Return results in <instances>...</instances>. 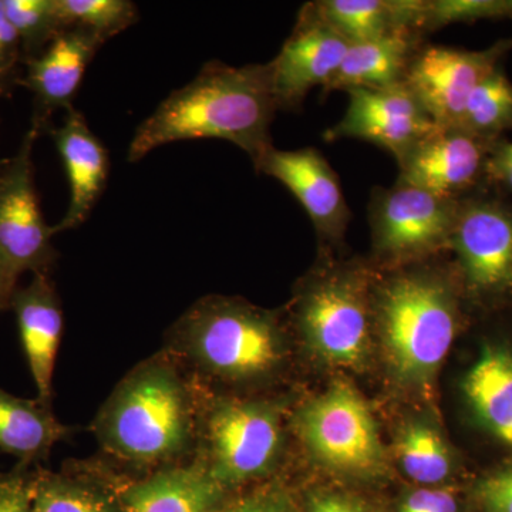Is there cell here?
Masks as SVG:
<instances>
[{
    "label": "cell",
    "instance_id": "ba28073f",
    "mask_svg": "<svg viewBox=\"0 0 512 512\" xmlns=\"http://www.w3.org/2000/svg\"><path fill=\"white\" fill-rule=\"evenodd\" d=\"M298 429L316 460L350 474H376L384 468L382 441L365 400L339 382L309 403Z\"/></svg>",
    "mask_w": 512,
    "mask_h": 512
},
{
    "label": "cell",
    "instance_id": "30bf717a",
    "mask_svg": "<svg viewBox=\"0 0 512 512\" xmlns=\"http://www.w3.org/2000/svg\"><path fill=\"white\" fill-rule=\"evenodd\" d=\"M448 247L476 295L512 292V207L491 198L458 201Z\"/></svg>",
    "mask_w": 512,
    "mask_h": 512
},
{
    "label": "cell",
    "instance_id": "e0dca14e",
    "mask_svg": "<svg viewBox=\"0 0 512 512\" xmlns=\"http://www.w3.org/2000/svg\"><path fill=\"white\" fill-rule=\"evenodd\" d=\"M101 45L99 37L87 30L64 29L39 56L26 62L25 76L18 83L35 96L33 123L45 130L52 111L73 107L87 66Z\"/></svg>",
    "mask_w": 512,
    "mask_h": 512
},
{
    "label": "cell",
    "instance_id": "74e56055",
    "mask_svg": "<svg viewBox=\"0 0 512 512\" xmlns=\"http://www.w3.org/2000/svg\"><path fill=\"white\" fill-rule=\"evenodd\" d=\"M0 281H2V256H0Z\"/></svg>",
    "mask_w": 512,
    "mask_h": 512
},
{
    "label": "cell",
    "instance_id": "f546056e",
    "mask_svg": "<svg viewBox=\"0 0 512 512\" xmlns=\"http://www.w3.org/2000/svg\"><path fill=\"white\" fill-rule=\"evenodd\" d=\"M36 467L16 464L0 471V512H33V484Z\"/></svg>",
    "mask_w": 512,
    "mask_h": 512
},
{
    "label": "cell",
    "instance_id": "836d02e7",
    "mask_svg": "<svg viewBox=\"0 0 512 512\" xmlns=\"http://www.w3.org/2000/svg\"><path fill=\"white\" fill-rule=\"evenodd\" d=\"M400 512H458L457 498L448 490H417L404 500Z\"/></svg>",
    "mask_w": 512,
    "mask_h": 512
},
{
    "label": "cell",
    "instance_id": "f35d334b",
    "mask_svg": "<svg viewBox=\"0 0 512 512\" xmlns=\"http://www.w3.org/2000/svg\"><path fill=\"white\" fill-rule=\"evenodd\" d=\"M508 5H510V18H512V0H508Z\"/></svg>",
    "mask_w": 512,
    "mask_h": 512
},
{
    "label": "cell",
    "instance_id": "ffe728a7",
    "mask_svg": "<svg viewBox=\"0 0 512 512\" xmlns=\"http://www.w3.org/2000/svg\"><path fill=\"white\" fill-rule=\"evenodd\" d=\"M33 512H126L113 470L104 460L36 467Z\"/></svg>",
    "mask_w": 512,
    "mask_h": 512
},
{
    "label": "cell",
    "instance_id": "d4e9b609",
    "mask_svg": "<svg viewBox=\"0 0 512 512\" xmlns=\"http://www.w3.org/2000/svg\"><path fill=\"white\" fill-rule=\"evenodd\" d=\"M457 128L487 143L512 128V84L500 67L471 94Z\"/></svg>",
    "mask_w": 512,
    "mask_h": 512
},
{
    "label": "cell",
    "instance_id": "9a60e30c",
    "mask_svg": "<svg viewBox=\"0 0 512 512\" xmlns=\"http://www.w3.org/2000/svg\"><path fill=\"white\" fill-rule=\"evenodd\" d=\"M350 43L302 10L298 25L268 63L278 110H296L313 87L330 82Z\"/></svg>",
    "mask_w": 512,
    "mask_h": 512
},
{
    "label": "cell",
    "instance_id": "8fae6325",
    "mask_svg": "<svg viewBox=\"0 0 512 512\" xmlns=\"http://www.w3.org/2000/svg\"><path fill=\"white\" fill-rule=\"evenodd\" d=\"M511 43L487 50L419 47L407 67L404 83L439 127H458L471 94L498 69Z\"/></svg>",
    "mask_w": 512,
    "mask_h": 512
},
{
    "label": "cell",
    "instance_id": "3957f363",
    "mask_svg": "<svg viewBox=\"0 0 512 512\" xmlns=\"http://www.w3.org/2000/svg\"><path fill=\"white\" fill-rule=\"evenodd\" d=\"M163 349L205 390L262 382L285 359L284 333L274 313L222 296L192 303L168 328Z\"/></svg>",
    "mask_w": 512,
    "mask_h": 512
},
{
    "label": "cell",
    "instance_id": "603a6c76",
    "mask_svg": "<svg viewBox=\"0 0 512 512\" xmlns=\"http://www.w3.org/2000/svg\"><path fill=\"white\" fill-rule=\"evenodd\" d=\"M420 39L419 33L396 32L367 42L350 43L338 72L323 89L326 93L335 90L348 93L403 83Z\"/></svg>",
    "mask_w": 512,
    "mask_h": 512
},
{
    "label": "cell",
    "instance_id": "f1b7e54d",
    "mask_svg": "<svg viewBox=\"0 0 512 512\" xmlns=\"http://www.w3.org/2000/svg\"><path fill=\"white\" fill-rule=\"evenodd\" d=\"M510 18L508 0H426L421 33L481 19Z\"/></svg>",
    "mask_w": 512,
    "mask_h": 512
},
{
    "label": "cell",
    "instance_id": "5bb4252c",
    "mask_svg": "<svg viewBox=\"0 0 512 512\" xmlns=\"http://www.w3.org/2000/svg\"><path fill=\"white\" fill-rule=\"evenodd\" d=\"M487 153V141L461 128L437 127L397 161V183L458 201L477 183Z\"/></svg>",
    "mask_w": 512,
    "mask_h": 512
},
{
    "label": "cell",
    "instance_id": "484cf974",
    "mask_svg": "<svg viewBox=\"0 0 512 512\" xmlns=\"http://www.w3.org/2000/svg\"><path fill=\"white\" fill-rule=\"evenodd\" d=\"M55 9L63 30H87L103 43L138 19L137 6L128 0H55Z\"/></svg>",
    "mask_w": 512,
    "mask_h": 512
},
{
    "label": "cell",
    "instance_id": "ac0fdd59",
    "mask_svg": "<svg viewBox=\"0 0 512 512\" xmlns=\"http://www.w3.org/2000/svg\"><path fill=\"white\" fill-rule=\"evenodd\" d=\"M70 185V204L55 232L82 225L103 194L109 177V153L87 126L83 114L70 107L62 126L50 130Z\"/></svg>",
    "mask_w": 512,
    "mask_h": 512
},
{
    "label": "cell",
    "instance_id": "7a4b0ae2",
    "mask_svg": "<svg viewBox=\"0 0 512 512\" xmlns=\"http://www.w3.org/2000/svg\"><path fill=\"white\" fill-rule=\"evenodd\" d=\"M276 101L266 64L242 67L210 62L187 86L175 90L138 126L128 161L136 163L175 141L220 138L255 163L272 147Z\"/></svg>",
    "mask_w": 512,
    "mask_h": 512
},
{
    "label": "cell",
    "instance_id": "7402d4cb",
    "mask_svg": "<svg viewBox=\"0 0 512 512\" xmlns=\"http://www.w3.org/2000/svg\"><path fill=\"white\" fill-rule=\"evenodd\" d=\"M74 433L76 427L57 420L53 407L37 397L22 399L0 387V451L15 457L20 466H40L57 443Z\"/></svg>",
    "mask_w": 512,
    "mask_h": 512
},
{
    "label": "cell",
    "instance_id": "6da1fadb",
    "mask_svg": "<svg viewBox=\"0 0 512 512\" xmlns=\"http://www.w3.org/2000/svg\"><path fill=\"white\" fill-rule=\"evenodd\" d=\"M200 387L161 349L134 366L94 416L90 430L106 463L130 477L191 463Z\"/></svg>",
    "mask_w": 512,
    "mask_h": 512
},
{
    "label": "cell",
    "instance_id": "4316f807",
    "mask_svg": "<svg viewBox=\"0 0 512 512\" xmlns=\"http://www.w3.org/2000/svg\"><path fill=\"white\" fill-rule=\"evenodd\" d=\"M399 450L404 473L417 483L439 484L450 474V450L439 431L429 424H410Z\"/></svg>",
    "mask_w": 512,
    "mask_h": 512
},
{
    "label": "cell",
    "instance_id": "cb8c5ba5",
    "mask_svg": "<svg viewBox=\"0 0 512 512\" xmlns=\"http://www.w3.org/2000/svg\"><path fill=\"white\" fill-rule=\"evenodd\" d=\"M464 393L495 437L512 447V355L487 348L468 370Z\"/></svg>",
    "mask_w": 512,
    "mask_h": 512
},
{
    "label": "cell",
    "instance_id": "8992f818",
    "mask_svg": "<svg viewBox=\"0 0 512 512\" xmlns=\"http://www.w3.org/2000/svg\"><path fill=\"white\" fill-rule=\"evenodd\" d=\"M42 131L32 123L16 156L0 163V312L8 311L20 276L26 272L50 274L56 264L57 251L52 244L56 232L40 210L32 161Z\"/></svg>",
    "mask_w": 512,
    "mask_h": 512
},
{
    "label": "cell",
    "instance_id": "d6986e66",
    "mask_svg": "<svg viewBox=\"0 0 512 512\" xmlns=\"http://www.w3.org/2000/svg\"><path fill=\"white\" fill-rule=\"evenodd\" d=\"M126 512H217L225 493L194 463L130 477L111 467Z\"/></svg>",
    "mask_w": 512,
    "mask_h": 512
},
{
    "label": "cell",
    "instance_id": "7c38bea8",
    "mask_svg": "<svg viewBox=\"0 0 512 512\" xmlns=\"http://www.w3.org/2000/svg\"><path fill=\"white\" fill-rule=\"evenodd\" d=\"M348 94L346 113L325 131L328 143L356 138L389 151L399 161L439 127L404 82L383 89L350 90Z\"/></svg>",
    "mask_w": 512,
    "mask_h": 512
},
{
    "label": "cell",
    "instance_id": "d6a6232c",
    "mask_svg": "<svg viewBox=\"0 0 512 512\" xmlns=\"http://www.w3.org/2000/svg\"><path fill=\"white\" fill-rule=\"evenodd\" d=\"M22 60V43L18 32L6 16L3 0H0V76L10 77L18 82L15 70Z\"/></svg>",
    "mask_w": 512,
    "mask_h": 512
},
{
    "label": "cell",
    "instance_id": "e575fe53",
    "mask_svg": "<svg viewBox=\"0 0 512 512\" xmlns=\"http://www.w3.org/2000/svg\"><path fill=\"white\" fill-rule=\"evenodd\" d=\"M487 168L493 177L503 181L512 190V143L498 147L493 160L488 161Z\"/></svg>",
    "mask_w": 512,
    "mask_h": 512
},
{
    "label": "cell",
    "instance_id": "8d00e7d4",
    "mask_svg": "<svg viewBox=\"0 0 512 512\" xmlns=\"http://www.w3.org/2000/svg\"><path fill=\"white\" fill-rule=\"evenodd\" d=\"M12 82L18 83L16 80L10 79V77L0 76V99H2L3 94L6 93Z\"/></svg>",
    "mask_w": 512,
    "mask_h": 512
},
{
    "label": "cell",
    "instance_id": "4dcf8cb0",
    "mask_svg": "<svg viewBox=\"0 0 512 512\" xmlns=\"http://www.w3.org/2000/svg\"><path fill=\"white\" fill-rule=\"evenodd\" d=\"M217 512H298L291 495L279 487L262 488L237 501L224 503Z\"/></svg>",
    "mask_w": 512,
    "mask_h": 512
},
{
    "label": "cell",
    "instance_id": "83f0119b",
    "mask_svg": "<svg viewBox=\"0 0 512 512\" xmlns=\"http://www.w3.org/2000/svg\"><path fill=\"white\" fill-rule=\"evenodd\" d=\"M3 8L18 32L25 63L39 56L63 30L55 0H3Z\"/></svg>",
    "mask_w": 512,
    "mask_h": 512
},
{
    "label": "cell",
    "instance_id": "2e32d148",
    "mask_svg": "<svg viewBox=\"0 0 512 512\" xmlns=\"http://www.w3.org/2000/svg\"><path fill=\"white\" fill-rule=\"evenodd\" d=\"M20 342L37 390V399L53 406V376L63 335V308L50 274L33 275L10 298Z\"/></svg>",
    "mask_w": 512,
    "mask_h": 512
},
{
    "label": "cell",
    "instance_id": "277c9868",
    "mask_svg": "<svg viewBox=\"0 0 512 512\" xmlns=\"http://www.w3.org/2000/svg\"><path fill=\"white\" fill-rule=\"evenodd\" d=\"M282 444L278 403L220 396L200 387L197 447L191 461L225 493L268 476Z\"/></svg>",
    "mask_w": 512,
    "mask_h": 512
},
{
    "label": "cell",
    "instance_id": "5b68a950",
    "mask_svg": "<svg viewBox=\"0 0 512 512\" xmlns=\"http://www.w3.org/2000/svg\"><path fill=\"white\" fill-rule=\"evenodd\" d=\"M375 302L394 370L407 380L433 375L456 338L458 311L453 289L436 275L400 274L380 286Z\"/></svg>",
    "mask_w": 512,
    "mask_h": 512
},
{
    "label": "cell",
    "instance_id": "1f68e13d",
    "mask_svg": "<svg viewBox=\"0 0 512 512\" xmlns=\"http://www.w3.org/2000/svg\"><path fill=\"white\" fill-rule=\"evenodd\" d=\"M478 495L488 512H512V467L485 478Z\"/></svg>",
    "mask_w": 512,
    "mask_h": 512
},
{
    "label": "cell",
    "instance_id": "9c48e42d",
    "mask_svg": "<svg viewBox=\"0 0 512 512\" xmlns=\"http://www.w3.org/2000/svg\"><path fill=\"white\" fill-rule=\"evenodd\" d=\"M458 201L402 183L375 188L369 202L373 247L393 261L448 247Z\"/></svg>",
    "mask_w": 512,
    "mask_h": 512
},
{
    "label": "cell",
    "instance_id": "d590c367",
    "mask_svg": "<svg viewBox=\"0 0 512 512\" xmlns=\"http://www.w3.org/2000/svg\"><path fill=\"white\" fill-rule=\"evenodd\" d=\"M309 512H365L352 501L339 495H319L311 501Z\"/></svg>",
    "mask_w": 512,
    "mask_h": 512
},
{
    "label": "cell",
    "instance_id": "4fadbf2b",
    "mask_svg": "<svg viewBox=\"0 0 512 512\" xmlns=\"http://www.w3.org/2000/svg\"><path fill=\"white\" fill-rule=\"evenodd\" d=\"M298 198L320 238L339 241L352 218L339 175L319 150H278L272 146L254 163Z\"/></svg>",
    "mask_w": 512,
    "mask_h": 512
},
{
    "label": "cell",
    "instance_id": "52a82bcc",
    "mask_svg": "<svg viewBox=\"0 0 512 512\" xmlns=\"http://www.w3.org/2000/svg\"><path fill=\"white\" fill-rule=\"evenodd\" d=\"M370 299L359 272H328L298 298L299 326L309 348L339 366L365 359L370 338Z\"/></svg>",
    "mask_w": 512,
    "mask_h": 512
},
{
    "label": "cell",
    "instance_id": "44dd1931",
    "mask_svg": "<svg viewBox=\"0 0 512 512\" xmlns=\"http://www.w3.org/2000/svg\"><path fill=\"white\" fill-rule=\"evenodd\" d=\"M426 0H323L306 5L312 18L349 43L367 42L396 32L421 36Z\"/></svg>",
    "mask_w": 512,
    "mask_h": 512
}]
</instances>
